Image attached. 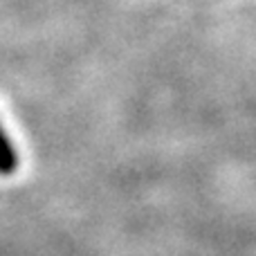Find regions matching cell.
<instances>
[{"instance_id":"cell-1","label":"cell","mask_w":256,"mask_h":256,"mask_svg":"<svg viewBox=\"0 0 256 256\" xmlns=\"http://www.w3.org/2000/svg\"><path fill=\"white\" fill-rule=\"evenodd\" d=\"M14 168H16V155H14V148L9 144L7 135L0 130V171L12 173Z\"/></svg>"}]
</instances>
